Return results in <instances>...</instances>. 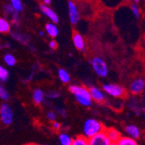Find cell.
I'll use <instances>...</instances> for the list:
<instances>
[{"mask_svg":"<svg viewBox=\"0 0 145 145\" xmlns=\"http://www.w3.org/2000/svg\"><path fill=\"white\" fill-rule=\"evenodd\" d=\"M69 90L74 95L76 100L77 103H79L83 106L89 107L91 105V97L89 94V89L84 87V86H79V85H71L69 87Z\"/></svg>","mask_w":145,"mask_h":145,"instance_id":"cell-1","label":"cell"},{"mask_svg":"<svg viewBox=\"0 0 145 145\" xmlns=\"http://www.w3.org/2000/svg\"><path fill=\"white\" fill-rule=\"evenodd\" d=\"M104 129H105L103 125L99 121L94 118H88L83 126V136H84L86 138H89Z\"/></svg>","mask_w":145,"mask_h":145,"instance_id":"cell-2","label":"cell"},{"mask_svg":"<svg viewBox=\"0 0 145 145\" xmlns=\"http://www.w3.org/2000/svg\"><path fill=\"white\" fill-rule=\"evenodd\" d=\"M14 119V114H13L12 108L7 103H4L0 105V120L2 123L9 126L12 123Z\"/></svg>","mask_w":145,"mask_h":145,"instance_id":"cell-3","label":"cell"},{"mask_svg":"<svg viewBox=\"0 0 145 145\" xmlns=\"http://www.w3.org/2000/svg\"><path fill=\"white\" fill-rule=\"evenodd\" d=\"M103 91H105L108 95L113 97H123L126 94L125 89L120 86L115 84H103Z\"/></svg>","mask_w":145,"mask_h":145,"instance_id":"cell-4","label":"cell"},{"mask_svg":"<svg viewBox=\"0 0 145 145\" xmlns=\"http://www.w3.org/2000/svg\"><path fill=\"white\" fill-rule=\"evenodd\" d=\"M91 64L97 76L105 77L108 75V66L101 57H94L91 60Z\"/></svg>","mask_w":145,"mask_h":145,"instance_id":"cell-5","label":"cell"},{"mask_svg":"<svg viewBox=\"0 0 145 145\" xmlns=\"http://www.w3.org/2000/svg\"><path fill=\"white\" fill-rule=\"evenodd\" d=\"M89 145H110V140L106 135L105 130H103L101 132L96 134L95 136L88 138Z\"/></svg>","mask_w":145,"mask_h":145,"instance_id":"cell-6","label":"cell"},{"mask_svg":"<svg viewBox=\"0 0 145 145\" xmlns=\"http://www.w3.org/2000/svg\"><path fill=\"white\" fill-rule=\"evenodd\" d=\"M68 8H69V15H70L71 23L72 24H77V22L79 21V18H80V15H79V11H78V9H77L76 5H75L74 2L69 1Z\"/></svg>","mask_w":145,"mask_h":145,"instance_id":"cell-7","label":"cell"},{"mask_svg":"<svg viewBox=\"0 0 145 145\" xmlns=\"http://www.w3.org/2000/svg\"><path fill=\"white\" fill-rule=\"evenodd\" d=\"M91 99L97 103H103L105 101V96L103 90L97 87H90L89 89Z\"/></svg>","mask_w":145,"mask_h":145,"instance_id":"cell-8","label":"cell"},{"mask_svg":"<svg viewBox=\"0 0 145 145\" xmlns=\"http://www.w3.org/2000/svg\"><path fill=\"white\" fill-rule=\"evenodd\" d=\"M145 87V81L142 78H138L134 80L130 84V91L135 95L142 93Z\"/></svg>","mask_w":145,"mask_h":145,"instance_id":"cell-9","label":"cell"},{"mask_svg":"<svg viewBox=\"0 0 145 145\" xmlns=\"http://www.w3.org/2000/svg\"><path fill=\"white\" fill-rule=\"evenodd\" d=\"M72 39H73V43H74V45L75 47L78 50H84L85 49V44H84V40L82 37V35L76 31H73V33H72Z\"/></svg>","mask_w":145,"mask_h":145,"instance_id":"cell-10","label":"cell"},{"mask_svg":"<svg viewBox=\"0 0 145 145\" xmlns=\"http://www.w3.org/2000/svg\"><path fill=\"white\" fill-rule=\"evenodd\" d=\"M40 9H41V10H42V12L44 13V15H46L52 22H54V23H58V21H59V18H58V17H57V15L56 14V13L52 10L50 8H49L47 5H40Z\"/></svg>","mask_w":145,"mask_h":145,"instance_id":"cell-11","label":"cell"},{"mask_svg":"<svg viewBox=\"0 0 145 145\" xmlns=\"http://www.w3.org/2000/svg\"><path fill=\"white\" fill-rule=\"evenodd\" d=\"M125 132L128 134V137H130L134 139H138L140 137V130L139 129L135 126V125H132V124H129V125H127L125 127Z\"/></svg>","mask_w":145,"mask_h":145,"instance_id":"cell-12","label":"cell"},{"mask_svg":"<svg viewBox=\"0 0 145 145\" xmlns=\"http://www.w3.org/2000/svg\"><path fill=\"white\" fill-rule=\"evenodd\" d=\"M104 130L111 142H116L118 141V139L121 137V133L114 128H110V129H104Z\"/></svg>","mask_w":145,"mask_h":145,"instance_id":"cell-13","label":"cell"},{"mask_svg":"<svg viewBox=\"0 0 145 145\" xmlns=\"http://www.w3.org/2000/svg\"><path fill=\"white\" fill-rule=\"evenodd\" d=\"M32 100L35 104H41L44 100V92L41 89H36L32 94Z\"/></svg>","mask_w":145,"mask_h":145,"instance_id":"cell-14","label":"cell"},{"mask_svg":"<svg viewBox=\"0 0 145 145\" xmlns=\"http://www.w3.org/2000/svg\"><path fill=\"white\" fill-rule=\"evenodd\" d=\"M58 141L60 145H71L73 138L66 132H61L58 136Z\"/></svg>","mask_w":145,"mask_h":145,"instance_id":"cell-15","label":"cell"},{"mask_svg":"<svg viewBox=\"0 0 145 145\" xmlns=\"http://www.w3.org/2000/svg\"><path fill=\"white\" fill-rule=\"evenodd\" d=\"M116 143L118 145H138L136 139L130 137H121Z\"/></svg>","mask_w":145,"mask_h":145,"instance_id":"cell-16","label":"cell"},{"mask_svg":"<svg viewBox=\"0 0 145 145\" xmlns=\"http://www.w3.org/2000/svg\"><path fill=\"white\" fill-rule=\"evenodd\" d=\"M45 30H46V32L48 33V35L51 37H56L58 35V29L53 24H50V23L46 24Z\"/></svg>","mask_w":145,"mask_h":145,"instance_id":"cell-17","label":"cell"},{"mask_svg":"<svg viewBox=\"0 0 145 145\" xmlns=\"http://www.w3.org/2000/svg\"><path fill=\"white\" fill-rule=\"evenodd\" d=\"M10 25L9 22L3 18H0V33L3 34L8 33L10 32Z\"/></svg>","mask_w":145,"mask_h":145,"instance_id":"cell-18","label":"cell"},{"mask_svg":"<svg viewBox=\"0 0 145 145\" xmlns=\"http://www.w3.org/2000/svg\"><path fill=\"white\" fill-rule=\"evenodd\" d=\"M71 145H89V140L84 136H77L73 138Z\"/></svg>","mask_w":145,"mask_h":145,"instance_id":"cell-19","label":"cell"},{"mask_svg":"<svg viewBox=\"0 0 145 145\" xmlns=\"http://www.w3.org/2000/svg\"><path fill=\"white\" fill-rule=\"evenodd\" d=\"M58 76H59V79L61 80V82L63 84H68L70 82L71 76H70L69 73L63 69H60L58 71Z\"/></svg>","mask_w":145,"mask_h":145,"instance_id":"cell-20","label":"cell"},{"mask_svg":"<svg viewBox=\"0 0 145 145\" xmlns=\"http://www.w3.org/2000/svg\"><path fill=\"white\" fill-rule=\"evenodd\" d=\"M4 60L8 66H14V65L16 64V62H17L15 57L11 54H6L4 57Z\"/></svg>","mask_w":145,"mask_h":145,"instance_id":"cell-21","label":"cell"},{"mask_svg":"<svg viewBox=\"0 0 145 145\" xmlns=\"http://www.w3.org/2000/svg\"><path fill=\"white\" fill-rule=\"evenodd\" d=\"M9 78V72L8 71L0 65V80L2 82H6Z\"/></svg>","mask_w":145,"mask_h":145,"instance_id":"cell-22","label":"cell"},{"mask_svg":"<svg viewBox=\"0 0 145 145\" xmlns=\"http://www.w3.org/2000/svg\"><path fill=\"white\" fill-rule=\"evenodd\" d=\"M0 99L4 101H7L10 99V94L8 93L7 89L2 85H0Z\"/></svg>","mask_w":145,"mask_h":145,"instance_id":"cell-23","label":"cell"},{"mask_svg":"<svg viewBox=\"0 0 145 145\" xmlns=\"http://www.w3.org/2000/svg\"><path fill=\"white\" fill-rule=\"evenodd\" d=\"M11 6L14 8L16 11H22L23 10V5L20 0H10Z\"/></svg>","mask_w":145,"mask_h":145,"instance_id":"cell-24","label":"cell"},{"mask_svg":"<svg viewBox=\"0 0 145 145\" xmlns=\"http://www.w3.org/2000/svg\"><path fill=\"white\" fill-rule=\"evenodd\" d=\"M46 117H47V119H48L49 121L53 122V121H56V120H57V114H56V112H54L53 110H50V111L47 112Z\"/></svg>","mask_w":145,"mask_h":145,"instance_id":"cell-25","label":"cell"},{"mask_svg":"<svg viewBox=\"0 0 145 145\" xmlns=\"http://www.w3.org/2000/svg\"><path fill=\"white\" fill-rule=\"evenodd\" d=\"M131 10H132L133 15L136 18H139V16H140V10H139L138 6L136 4L131 5Z\"/></svg>","mask_w":145,"mask_h":145,"instance_id":"cell-26","label":"cell"},{"mask_svg":"<svg viewBox=\"0 0 145 145\" xmlns=\"http://www.w3.org/2000/svg\"><path fill=\"white\" fill-rule=\"evenodd\" d=\"M61 128H62V125L59 122H57V120L53 121V123H52V129H53L55 131H58Z\"/></svg>","mask_w":145,"mask_h":145,"instance_id":"cell-27","label":"cell"},{"mask_svg":"<svg viewBox=\"0 0 145 145\" xmlns=\"http://www.w3.org/2000/svg\"><path fill=\"white\" fill-rule=\"evenodd\" d=\"M58 97H59V93L57 91H50L48 93V97L49 98L55 99V98H57Z\"/></svg>","mask_w":145,"mask_h":145,"instance_id":"cell-28","label":"cell"},{"mask_svg":"<svg viewBox=\"0 0 145 145\" xmlns=\"http://www.w3.org/2000/svg\"><path fill=\"white\" fill-rule=\"evenodd\" d=\"M50 47L52 49V50H56L57 48V43L54 40H52L50 42Z\"/></svg>","mask_w":145,"mask_h":145,"instance_id":"cell-29","label":"cell"},{"mask_svg":"<svg viewBox=\"0 0 145 145\" xmlns=\"http://www.w3.org/2000/svg\"><path fill=\"white\" fill-rule=\"evenodd\" d=\"M57 111H58V114H60L62 116H66V112L63 109H57Z\"/></svg>","mask_w":145,"mask_h":145,"instance_id":"cell-30","label":"cell"},{"mask_svg":"<svg viewBox=\"0 0 145 145\" xmlns=\"http://www.w3.org/2000/svg\"><path fill=\"white\" fill-rule=\"evenodd\" d=\"M44 4H46V5H49V4H50L51 0H44Z\"/></svg>","mask_w":145,"mask_h":145,"instance_id":"cell-31","label":"cell"},{"mask_svg":"<svg viewBox=\"0 0 145 145\" xmlns=\"http://www.w3.org/2000/svg\"><path fill=\"white\" fill-rule=\"evenodd\" d=\"M110 145H118L116 142H110Z\"/></svg>","mask_w":145,"mask_h":145,"instance_id":"cell-32","label":"cell"},{"mask_svg":"<svg viewBox=\"0 0 145 145\" xmlns=\"http://www.w3.org/2000/svg\"><path fill=\"white\" fill-rule=\"evenodd\" d=\"M26 145H40V144H37V143H30V144H26Z\"/></svg>","mask_w":145,"mask_h":145,"instance_id":"cell-33","label":"cell"},{"mask_svg":"<svg viewBox=\"0 0 145 145\" xmlns=\"http://www.w3.org/2000/svg\"><path fill=\"white\" fill-rule=\"evenodd\" d=\"M39 35H40V36H44V32L40 31V32H39Z\"/></svg>","mask_w":145,"mask_h":145,"instance_id":"cell-34","label":"cell"},{"mask_svg":"<svg viewBox=\"0 0 145 145\" xmlns=\"http://www.w3.org/2000/svg\"><path fill=\"white\" fill-rule=\"evenodd\" d=\"M134 1H135L136 3H138V2H140V0H134Z\"/></svg>","mask_w":145,"mask_h":145,"instance_id":"cell-35","label":"cell"}]
</instances>
